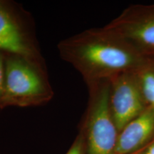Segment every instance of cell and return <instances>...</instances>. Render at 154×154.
<instances>
[{
	"label": "cell",
	"mask_w": 154,
	"mask_h": 154,
	"mask_svg": "<svg viewBox=\"0 0 154 154\" xmlns=\"http://www.w3.org/2000/svg\"><path fill=\"white\" fill-rule=\"evenodd\" d=\"M57 48L61 59L80 73L87 86L134 72L146 59L105 26L65 38Z\"/></svg>",
	"instance_id": "6da1fadb"
},
{
	"label": "cell",
	"mask_w": 154,
	"mask_h": 154,
	"mask_svg": "<svg viewBox=\"0 0 154 154\" xmlns=\"http://www.w3.org/2000/svg\"><path fill=\"white\" fill-rule=\"evenodd\" d=\"M53 96L46 68L6 54L3 108L38 106L49 102Z\"/></svg>",
	"instance_id": "7a4b0ae2"
},
{
	"label": "cell",
	"mask_w": 154,
	"mask_h": 154,
	"mask_svg": "<svg viewBox=\"0 0 154 154\" xmlns=\"http://www.w3.org/2000/svg\"><path fill=\"white\" fill-rule=\"evenodd\" d=\"M88 101L80 129L87 154H116L119 131L109 107V81L87 86Z\"/></svg>",
	"instance_id": "3957f363"
},
{
	"label": "cell",
	"mask_w": 154,
	"mask_h": 154,
	"mask_svg": "<svg viewBox=\"0 0 154 154\" xmlns=\"http://www.w3.org/2000/svg\"><path fill=\"white\" fill-rule=\"evenodd\" d=\"M26 14L9 2L0 0V51L17 55L46 68Z\"/></svg>",
	"instance_id": "277c9868"
},
{
	"label": "cell",
	"mask_w": 154,
	"mask_h": 154,
	"mask_svg": "<svg viewBox=\"0 0 154 154\" xmlns=\"http://www.w3.org/2000/svg\"><path fill=\"white\" fill-rule=\"evenodd\" d=\"M104 26L144 57L154 58V4L131 5Z\"/></svg>",
	"instance_id": "5b68a950"
},
{
	"label": "cell",
	"mask_w": 154,
	"mask_h": 154,
	"mask_svg": "<svg viewBox=\"0 0 154 154\" xmlns=\"http://www.w3.org/2000/svg\"><path fill=\"white\" fill-rule=\"evenodd\" d=\"M110 82L109 107L119 134L147 109L136 71L119 74Z\"/></svg>",
	"instance_id": "8992f818"
},
{
	"label": "cell",
	"mask_w": 154,
	"mask_h": 154,
	"mask_svg": "<svg viewBox=\"0 0 154 154\" xmlns=\"http://www.w3.org/2000/svg\"><path fill=\"white\" fill-rule=\"evenodd\" d=\"M154 138V111L147 108L119 132L116 154H132Z\"/></svg>",
	"instance_id": "52a82bcc"
},
{
	"label": "cell",
	"mask_w": 154,
	"mask_h": 154,
	"mask_svg": "<svg viewBox=\"0 0 154 154\" xmlns=\"http://www.w3.org/2000/svg\"><path fill=\"white\" fill-rule=\"evenodd\" d=\"M136 74L146 106L154 111V58H146Z\"/></svg>",
	"instance_id": "ba28073f"
},
{
	"label": "cell",
	"mask_w": 154,
	"mask_h": 154,
	"mask_svg": "<svg viewBox=\"0 0 154 154\" xmlns=\"http://www.w3.org/2000/svg\"><path fill=\"white\" fill-rule=\"evenodd\" d=\"M66 154H87L85 137L81 130Z\"/></svg>",
	"instance_id": "9c48e42d"
},
{
	"label": "cell",
	"mask_w": 154,
	"mask_h": 154,
	"mask_svg": "<svg viewBox=\"0 0 154 154\" xmlns=\"http://www.w3.org/2000/svg\"><path fill=\"white\" fill-rule=\"evenodd\" d=\"M5 60L6 54L0 51V108H3V99L5 87Z\"/></svg>",
	"instance_id": "30bf717a"
},
{
	"label": "cell",
	"mask_w": 154,
	"mask_h": 154,
	"mask_svg": "<svg viewBox=\"0 0 154 154\" xmlns=\"http://www.w3.org/2000/svg\"><path fill=\"white\" fill-rule=\"evenodd\" d=\"M132 154H154V138L147 145Z\"/></svg>",
	"instance_id": "8fae6325"
},
{
	"label": "cell",
	"mask_w": 154,
	"mask_h": 154,
	"mask_svg": "<svg viewBox=\"0 0 154 154\" xmlns=\"http://www.w3.org/2000/svg\"><path fill=\"white\" fill-rule=\"evenodd\" d=\"M0 109H1V108H0Z\"/></svg>",
	"instance_id": "7c38bea8"
}]
</instances>
